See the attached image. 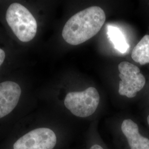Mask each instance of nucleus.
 <instances>
[{
    "mask_svg": "<svg viewBox=\"0 0 149 149\" xmlns=\"http://www.w3.org/2000/svg\"><path fill=\"white\" fill-rule=\"evenodd\" d=\"M106 21L104 11L98 6H92L72 16L65 24L62 36L66 42L77 45L93 37Z\"/></svg>",
    "mask_w": 149,
    "mask_h": 149,
    "instance_id": "nucleus-1",
    "label": "nucleus"
},
{
    "mask_svg": "<svg viewBox=\"0 0 149 149\" xmlns=\"http://www.w3.org/2000/svg\"><path fill=\"white\" fill-rule=\"evenodd\" d=\"M6 19L20 41L28 42L35 37L37 32V21L30 11L21 4H11L6 12Z\"/></svg>",
    "mask_w": 149,
    "mask_h": 149,
    "instance_id": "nucleus-2",
    "label": "nucleus"
},
{
    "mask_svg": "<svg viewBox=\"0 0 149 149\" xmlns=\"http://www.w3.org/2000/svg\"><path fill=\"white\" fill-rule=\"evenodd\" d=\"M100 96L97 89L90 87L80 92H70L65 98V107L76 117L87 118L98 108Z\"/></svg>",
    "mask_w": 149,
    "mask_h": 149,
    "instance_id": "nucleus-3",
    "label": "nucleus"
},
{
    "mask_svg": "<svg viewBox=\"0 0 149 149\" xmlns=\"http://www.w3.org/2000/svg\"><path fill=\"white\" fill-rule=\"evenodd\" d=\"M119 82V93L121 96L132 98L144 88L146 80L136 65L127 61H123L118 65Z\"/></svg>",
    "mask_w": 149,
    "mask_h": 149,
    "instance_id": "nucleus-4",
    "label": "nucleus"
},
{
    "mask_svg": "<svg viewBox=\"0 0 149 149\" xmlns=\"http://www.w3.org/2000/svg\"><path fill=\"white\" fill-rule=\"evenodd\" d=\"M57 136L53 130L39 128L33 130L18 139L13 149H54Z\"/></svg>",
    "mask_w": 149,
    "mask_h": 149,
    "instance_id": "nucleus-5",
    "label": "nucleus"
},
{
    "mask_svg": "<svg viewBox=\"0 0 149 149\" xmlns=\"http://www.w3.org/2000/svg\"><path fill=\"white\" fill-rule=\"evenodd\" d=\"M21 95L20 86L12 81L0 84V118L10 114L17 105Z\"/></svg>",
    "mask_w": 149,
    "mask_h": 149,
    "instance_id": "nucleus-6",
    "label": "nucleus"
},
{
    "mask_svg": "<svg viewBox=\"0 0 149 149\" xmlns=\"http://www.w3.org/2000/svg\"><path fill=\"white\" fill-rule=\"evenodd\" d=\"M120 129L129 149H149V139L140 134L138 124L133 120L124 119Z\"/></svg>",
    "mask_w": 149,
    "mask_h": 149,
    "instance_id": "nucleus-7",
    "label": "nucleus"
},
{
    "mask_svg": "<svg viewBox=\"0 0 149 149\" xmlns=\"http://www.w3.org/2000/svg\"><path fill=\"white\" fill-rule=\"evenodd\" d=\"M107 36L118 52L122 54H125L128 52L129 45L119 28L112 25H108Z\"/></svg>",
    "mask_w": 149,
    "mask_h": 149,
    "instance_id": "nucleus-8",
    "label": "nucleus"
},
{
    "mask_svg": "<svg viewBox=\"0 0 149 149\" xmlns=\"http://www.w3.org/2000/svg\"><path fill=\"white\" fill-rule=\"evenodd\" d=\"M134 61L140 65L149 63V35H145L134 48L132 53Z\"/></svg>",
    "mask_w": 149,
    "mask_h": 149,
    "instance_id": "nucleus-9",
    "label": "nucleus"
},
{
    "mask_svg": "<svg viewBox=\"0 0 149 149\" xmlns=\"http://www.w3.org/2000/svg\"><path fill=\"white\" fill-rule=\"evenodd\" d=\"M86 149H107L97 135H90Z\"/></svg>",
    "mask_w": 149,
    "mask_h": 149,
    "instance_id": "nucleus-10",
    "label": "nucleus"
},
{
    "mask_svg": "<svg viewBox=\"0 0 149 149\" xmlns=\"http://www.w3.org/2000/svg\"><path fill=\"white\" fill-rule=\"evenodd\" d=\"M5 59V52L0 48V66L3 63Z\"/></svg>",
    "mask_w": 149,
    "mask_h": 149,
    "instance_id": "nucleus-11",
    "label": "nucleus"
},
{
    "mask_svg": "<svg viewBox=\"0 0 149 149\" xmlns=\"http://www.w3.org/2000/svg\"><path fill=\"white\" fill-rule=\"evenodd\" d=\"M147 121H148V123L149 125V115L148 116V118H147Z\"/></svg>",
    "mask_w": 149,
    "mask_h": 149,
    "instance_id": "nucleus-12",
    "label": "nucleus"
}]
</instances>
